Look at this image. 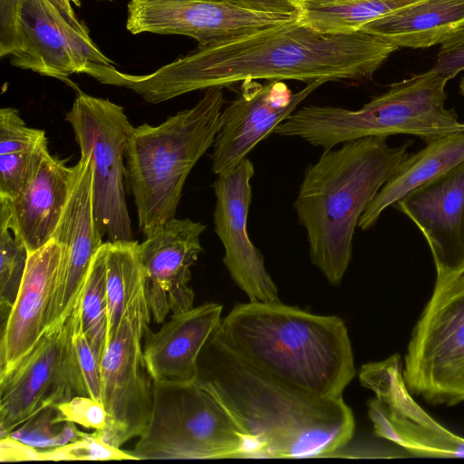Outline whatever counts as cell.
<instances>
[{"instance_id": "6da1fadb", "label": "cell", "mask_w": 464, "mask_h": 464, "mask_svg": "<svg viewBox=\"0 0 464 464\" xmlns=\"http://www.w3.org/2000/svg\"><path fill=\"white\" fill-rule=\"evenodd\" d=\"M398 49L362 30L323 34L295 19L198 45L148 74H129L103 66L98 80L131 90L147 102L160 103L193 91L224 88L246 80L364 81Z\"/></svg>"}, {"instance_id": "7a4b0ae2", "label": "cell", "mask_w": 464, "mask_h": 464, "mask_svg": "<svg viewBox=\"0 0 464 464\" xmlns=\"http://www.w3.org/2000/svg\"><path fill=\"white\" fill-rule=\"evenodd\" d=\"M218 328L199 353L196 381L256 441L260 458L330 457L350 442L355 421L343 398L315 397L266 373L231 349Z\"/></svg>"}, {"instance_id": "3957f363", "label": "cell", "mask_w": 464, "mask_h": 464, "mask_svg": "<svg viewBox=\"0 0 464 464\" xmlns=\"http://www.w3.org/2000/svg\"><path fill=\"white\" fill-rule=\"evenodd\" d=\"M218 333L249 363L310 395L335 399L355 376L347 327L280 302L237 304Z\"/></svg>"}, {"instance_id": "277c9868", "label": "cell", "mask_w": 464, "mask_h": 464, "mask_svg": "<svg viewBox=\"0 0 464 464\" xmlns=\"http://www.w3.org/2000/svg\"><path fill=\"white\" fill-rule=\"evenodd\" d=\"M390 147L387 137L350 140L325 150L305 169L294 208L304 227L312 263L339 285L349 266L360 218L413 145Z\"/></svg>"}, {"instance_id": "5b68a950", "label": "cell", "mask_w": 464, "mask_h": 464, "mask_svg": "<svg viewBox=\"0 0 464 464\" xmlns=\"http://www.w3.org/2000/svg\"><path fill=\"white\" fill-rule=\"evenodd\" d=\"M205 91L192 108L160 125L144 123L130 130L124 149L125 179L144 235L175 218L190 170L213 146L226 101L222 87Z\"/></svg>"}, {"instance_id": "8992f818", "label": "cell", "mask_w": 464, "mask_h": 464, "mask_svg": "<svg viewBox=\"0 0 464 464\" xmlns=\"http://www.w3.org/2000/svg\"><path fill=\"white\" fill-rule=\"evenodd\" d=\"M444 76L429 70L392 84L359 110L334 106H304L274 130L297 137L325 150L366 137L413 135L426 143L464 131L454 109L445 107Z\"/></svg>"}, {"instance_id": "52a82bcc", "label": "cell", "mask_w": 464, "mask_h": 464, "mask_svg": "<svg viewBox=\"0 0 464 464\" xmlns=\"http://www.w3.org/2000/svg\"><path fill=\"white\" fill-rule=\"evenodd\" d=\"M135 459L260 458V449L197 381L154 382L150 422L130 451Z\"/></svg>"}, {"instance_id": "ba28073f", "label": "cell", "mask_w": 464, "mask_h": 464, "mask_svg": "<svg viewBox=\"0 0 464 464\" xmlns=\"http://www.w3.org/2000/svg\"><path fill=\"white\" fill-rule=\"evenodd\" d=\"M408 390L434 405L464 402V269L436 278L405 355Z\"/></svg>"}, {"instance_id": "9c48e42d", "label": "cell", "mask_w": 464, "mask_h": 464, "mask_svg": "<svg viewBox=\"0 0 464 464\" xmlns=\"http://www.w3.org/2000/svg\"><path fill=\"white\" fill-rule=\"evenodd\" d=\"M65 120L81 152L91 157L93 208L102 237L111 242L133 240L123 185L125 143L133 126L123 108L80 91Z\"/></svg>"}, {"instance_id": "30bf717a", "label": "cell", "mask_w": 464, "mask_h": 464, "mask_svg": "<svg viewBox=\"0 0 464 464\" xmlns=\"http://www.w3.org/2000/svg\"><path fill=\"white\" fill-rule=\"evenodd\" d=\"M126 27L191 37L198 45L229 40L297 19L288 0H130Z\"/></svg>"}, {"instance_id": "8fae6325", "label": "cell", "mask_w": 464, "mask_h": 464, "mask_svg": "<svg viewBox=\"0 0 464 464\" xmlns=\"http://www.w3.org/2000/svg\"><path fill=\"white\" fill-rule=\"evenodd\" d=\"M150 319L148 304L131 310L109 341L101 362V401L107 419L103 430L94 433L116 448L140 437L151 420L154 381L141 346Z\"/></svg>"}, {"instance_id": "7c38bea8", "label": "cell", "mask_w": 464, "mask_h": 464, "mask_svg": "<svg viewBox=\"0 0 464 464\" xmlns=\"http://www.w3.org/2000/svg\"><path fill=\"white\" fill-rule=\"evenodd\" d=\"M89 396L72 343V315L49 327L17 367L0 381V435L41 411Z\"/></svg>"}, {"instance_id": "4fadbf2b", "label": "cell", "mask_w": 464, "mask_h": 464, "mask_svg": "<svg viewBox=\"0 0 464 464\" xmlns=\"http://www.w3.org/2000/svg\"><path fill=\"white\" fill-rule=\"evenodd\" d=\"M359 380L375 393L368 413L377 436L414 455L464 458V438L440 425L411 396L398 354L362 365Z\"/></svg>"}, {"instance_id": "5bb4252c", "label": "cell", "mask_w": 464, "mask_h": 464, "mask_svg": "<svg viewBox=\"0 0 464 464\" xmlns=\"http://www.w3.org/2000/svg\"><path fill=\"white\" fill-rule=\"evenodd\" d=\"M11 63L24 70L70 82L89 63L113 66L89 31L72 25L51 0H17Z\"/></svg>"}, {"instance_id": "9a60e30c", "label": "cell", "mask_w": 464, "mask_h": 464, "mask_svg": "<svg viewBox=\"0 0 464 464\" xmlns=\"http://www.w3.org/2000/svg\"><path fill=\"white\" fill-rule=\"evenodd\" d=\"M324 81L306 83L293 93L283 81L242 82L237 95L223 108L213 143L211 169L219 175L234 169L247 154L294 113Z\"/></svg>"}, {"instance_id": "2e32d148", "label": "cell", "mask_w": 464, "mask_h": 464, "mask_svg": "<svg viewBox=\"0 0 464 464\" xmlns=\"http://www.w3.org/2000/svg\"><path fill=\"white\" fill-rule=\"evenodd\" d=\"M254 175V165L247 158L234 169L217 175L214 229L224 246L225 266L249 301L276 303L280 302L278 288L247 233Z\"/></svg>"}, {"instance_id": "e0dca14e", "label": "cell", "mask_w": 464, "mask_h": 464, "mask_svg": "<svg viewBox=\"0 0 464 464\" xmlns=\"http://www.w3.org/2000/svg\"><path fill=\"white\" fill-rule=\"evenodd\" d=\"M206 227L199 221L173 218L154 227L139 244L146 298L155 323H163L170 313L194 307L190 268L202 251L200 236Z\"/></svg>"}, {"instance_id": "ac0fdd59", "label": "cell", "mask_w": 464, "mask_h": 464, "mask_svg": "<svg viewBox=\"0 0 464 464\" xmlns=\"http://www.w3.org/2000/svg\"><path fill=\"white\" fill-rule=\"evenodd\" d=\"M73 168L69 197L53 234L61 245L62 261L48 328L64 322L81 301L92 258L103 245L94 215L90 154L81 152Z\"/></svg>"}, {"instance_id": "d6986e66", "label": "cell", "mask_w": 464, "mask_h": 464, "mask_svg": "<svg viewBox=\"0 0 464 464\" xmlns=\"http://www.w3.org/2000/svg\"><path fill=\"white\" fill-rule=\"evenodd\" d=\"M426 239L436 278L464 269V161L393 205Z\"/></svg>"}, {"instance_id": "ffe728a7", "label": "cell", "mask_w": 464, "mask_h": 464, "mask_svg": "<svg viewBox=\"0 0 464 464\" xmlns=\"http://www.w3.org/2000/svg\"><path fill=\"white\" fill-rule=\"evenodd\" d=\"M61 261L62 247L53 238L28 255L17 296L1 326L0 381L17 367L48 329Z\"/></svg>"}, {"instance_id": "44dd1931", "label": "cell", "mask_w": 464, "mask_h": 464, "mask_svg": "<svg viewBox=\"0 0 464 464\" xmlns=\"http://www.w3.org/2000/svg\"><path fill=\"white\" fill-rule=\"evenodd\" d=\"M73 170L47 148L19 193L12 198H0V224L9 227L29 254L53 238L69 197Z\"/></svg>"}, {"instance_id": "7402d4cb", "label": "cell", "mask_w": 464, "mask_h": 464, "mask_svg": "<svg viewBox=\"0 0 464 464\" xmlns=\"http://www.w3.org/2000/svg\"><path fill=\"white\" fill-rule=\"evenodd\" d=\"M222 309V304L208 302L173 314L158 332L148 335L143 354L154 382L196 381L199 353L219 326Z\"/></svg>"}, {"instance_id": "603a6c76", "label": "cell", "mask_w": 464, "mask_h": 464, "mask_svg": "<svg viewBox=\"0 0 464 464\" xmlns=\"http://www.w3.org/2000/svg\"><path fill=\"white\" fill-rule=\"evenodd\" d=\"M362 30L398 48L442 44L464 30V0H423L375 20Z\"/></svg>"}, {"instance_id": "cb8c5ba5", "label": "cell", "mask_w": 464, "mask_h": 464, "mask_svg": "<svg viewBox=\"0 0 464 464\" xmlns=\"http://www.w3.org/2000/svg\"><path fill=\"white\" fill-rule=\"evenodd\" d=\"M464 161V131L441 136L409 153L360 218L358 227H372L382 212L412 189Z\"/></svg>"}, {"instance_id": "d4e9b609", "label": "cell", "mask_w": 464, "mask_h": 464, "mask_svg": "<svg viewBox=\"0 0 464 464\" xmlns=\"http://www.w3.org/2000/svg\"><path fill=\"white\" fill-rule=\"evenodd\" d=\"M296 21L323 34H348L423 0H288Z\"/></svg>"}, {"instance_id": "484cf974", "label": "cell", "mask_w": 464, "mask_h": 464, "mask_svg": "<svg viewBox=\"0 0 464 464\" xmlns=\"http://www.w3.org/2000/svg\"><path fill=\"white\" fill-rule=\"evenodd\" d=\"M105 245L109 343L126 315L148 302L139 243L108 241Z\"/></svg>"}, {"instance_id": "4316f807", "label": "cell", "mask_w": 464, "mask_h": 464, "mask_svg": "<svg viewBox=\"0 0 464 464\" xmlns=\"http://www.w3.org/2000/svg\"><path fill=\"white\" fill-rule=\"evenodd\" d=\"M83 332L101 364L108 343L106 245L94 255L81 298Z\"/></svg>"}, {"instance_id": "83f0119b", "label": "cell", "mask_w": 464, "mask_h": 464, "mask_svg": "<svg viewBox=\"0 0 464 464\" xmlns=\"http://www.w3.org/2000/svg\"><path fill=\"white\" fill-rule=\"evenodd\" d=\"M86 434L74 423L64 421L56 406H52L30 418L9 436L35 449L50 450L76 441Z\"/></svg>"}, {"instance_id": "f1b7e54d", "label": "cell", "mask_w": 464, "mask_h": 464, "mask_svg": "<svg viewBox=\"0 0 464 464\" xmlns=\"http://www.w3.org/2000/svg\"><path fill=\"white\" fill-rule=\"evenodd\" d=\"M28 251L5 224H0V319H7L17 296L28 259Z\"/></svg>"}, {"instance_id": "f546056e", "label": "cell", "mask_w": 464, "mask_h": 464, "mask_svg": "<svg viewBox=\"0 0 464 464\" xmlns=\"http://www.w3.org/2000/svg\"><path fill=\"white\" fill-rule=\"evenodd\" d=\"M41 460H121L135 459L129 453L103 442L94 432L76 441L39 450Z\"/></svg>"}, {"instance_id": "4dcf8cb0", "label": "cell", "mask_w": 464, "mask_h": 464, "mask_svg": "<svg viewBox=\"0 0 464 464\" xmlns=\"http://www.w3.org/2000/svg\"><path fill=\"white\" fill-rule=\"evenodd\" d=\"M47 140L42 130L28 127L16 109L0 111V154L34 149Z\"/></svg>"}, {"instance_id": "1f68e13d", "label": "cell", "mask_w": 464, "mask_h": 464, "mask_svg": "<svg viewBox=\"0 0 464 464\" xmlns=\"http://www.w3.org/2000/svg\"><path fill=\"white\" fill-rule=\"evenodd\" d=\"M72 343L78 362L86 384L88 395L101 401V364L83 332L81 315V301L72 313Z\"/></svg>"}, {"instance_id": "d6a6232c", "label": "cell", "mask_w": 464, "mask_h": 464, "mask_svg": "<svg viewBox=\"0 0 464 464\" xmlns=\"http://www.w3.org/2000/svg\"><path fill=\"white\" fill-rule=\"evenodd\" d=\"M55 406L64 421L96 431L103 430L106 425L107 413L102 403L90 396H75Z\"/></svg>"}, {"instance_id": "836d02e7", "label": "cell", "mask_w": 464, "mask_h": 464, "mask_svg": "<svg viewBox=\"0 0 464 464\" xmlns=\"http://www.w3.org/2000/svg\"><path fill=\"white\" fill-rule=\"evenodd\" d=\"M430 70L448 80L464 72V30L441 44L437 60Z\"/></svg>"}, {"instance_id": "e575fe53", "label": "cell", "mask_w": 464, "mask_h": 464, "mask_svg": "<svg viewBox=\"0 0 464 464\" xmlns=\"http://www.w3.org/2000/svg\"><path fill=\"white\" fill-rule=\"evenodd\" d=\"M1 461L41 460L39 450L11 436L1 438Z\"/></svg>"}, {"instance_id": "d590c367", "label": "cell", "mask_w": 464, "mask_h": 464, "mask_svg": "<svg viewBox=\"0 0 464 464\" xmlns=\"http://www.w3.org/2000/svg\"><path fill=\"white\" fill-rule=\"evenodd\" d=\"M59 10L64 14L67 20L75 27L81 30H87L88 28L81 23L76 15L72 5L80 6V0H51Z\"/></svg>"}, {"instance_id": "8d00e7d4", "label": "cell", "mask_w": 464, "mask_h": 464, "mask_svg": "<svg viewBox=\"0 0 464 464\" xmlns=\"http://www.w3.org/2000/svg\"><path fill=\"white\" fill-rule=\"evenodd\" d=\"M459 93L464 98V76L461 78L459 82Z\"/></svg>"}, {"instance_id": "74e56055", "label": "cell", "mask_w": 464, "mask_h": 464, "mask_svg": "<svg viewBox=\"0 0 464 464\" xmlns=\"http://www.w3.org/2000/svg\"><path fill=\"white\" fill-rule=\"evenodd\" d=\"M98 1H100V0H98ZM109 1H111V0H109Z\"/></svg>"}]
</instances>
